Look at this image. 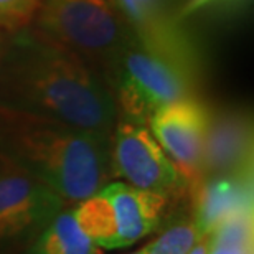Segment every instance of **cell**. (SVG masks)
<instances>
[{"mask_svg": "<svg viewBox=\"0 0 254 254\" xmlns=\"http://www.w3.org/2000/svg\"><path fill=\"white\" fill-rule=\"evenodd\" d=\"M190 198L191 220L200 235H211L228 218L253 211V172L208 179L190 193Z\"/></svg>", "mask_w": 254, "mask_h": 254, "instance_id": "8fae6325", "label": "cell"}, {"mask_svg": "<svg viewBox=\"0 0 254 254\" xmlns=\"http://www.w3.org/2000/svg\"><path fill=\"white\" fill-rule=\"evenodd\" d=\"M96 246L78 226L73 210H62L37 235L28 254H99Z\"/></svg>", "mask_w": 254, "mask_h": 254, "instance_id": "7c38bea8", "label": "cell"}, {"mask_svg": "<svg viewBox=\"0 0 254 254\" xmlns=\"http://www.w3.org/2000/svg\"><path fill=\"white\" fill-rule=\"evenodd\" d=\"M109 86L121 118L147 126L157 109L195 96V83L159 55L134 40L121 57Z\"/></svg>", "mask_w": 254, "mask_h": 254, "instance_id": "5b68a950", "label": "cell"}, {"mask_svg": "<svg viewBox=\"0 0 254 254\" xmlns=\"http://www.w3.org/2000/svg\"><path fill=\"white\" fill-rule=\"evenodd\" d=\"M38 30L76 55L106 84L135 40L116 0H40Z\"/></svg>", "mask_w": 254, "mask_h": 254, "instance_id": "3957f363", "label": "cell"}, {"mask_svg": "<svg viewBox=\"0 0 254 254\" xmlns=\"http://www.w3.org/2000/svg\"><path fill=\"white\" fill-rule=\"evenodd\" d=\"M40 0H0V30L18 32L33 23Z\"/></svg>", "mask_w": 254, "mask_h": 254, "instance_id": "9a60e30c", "label": "cell"}, {"mask_svg": "<svg viewBox=\"0 0 254 254\" xmlns=\"http://www.w3.org/2000/svg\"><path fill=\"white\" fill-rule=\"evenodd\" d=\"M3 38H5V32H2V30H0V45H2Z\"/></svg>", "mask_w": 254, "mask_h": 254, "instance_id": "ac0fdd59", "label": "cell"}, {"mask_svg": "<svg viewBox=\"0 0 254 254\" xmlns=\"http://www.w3.org/2000/svg\"><path fill=\"white\" fill-rule=\"evenodd\" d=\"M253 172L251 119L240 111L210 109L201 182Z\"/></svg>", "mask_w": 254, "mask_h": 254, "instance_id": "30bf717a", "label": "cell"}, {"mask_svg": "<svg viewBox=\"0 0 254 254\" xmlns=\"http://www.w3.org/2000/svg\"><path fill=\"white\" fill-rule=\"evenodd\" d=\"M142 47L174 64L196 84L200 60L190 38L167 12L162 0H118Z\"/></svg>", "mask_w": 254, "mask_h": 254, "instance_id": "9c48e42d", "label": "cell"}, {"mask_svg": "<svg viewBox=\"0 0 254 254\" xmlns=\"http://www.w3.org/2000/svg\"><path fill=\"white\" fill-rule=\"evenodd\" d=\"M254 215L245 211L223 221L211 233L208 254H254Z\"/></svg>", "mask_w": 254, "mask_h": 254, "instance_id": "4fadbf2b", "label": "cell"}, {"mask_svg": "<svg viewBox=\"0 0 254 254\" xmlns=\"http://www.w3.org/2000/svg\"><path fill=\"white\" fill-rule=\"evenodd\" d=\"M116 2H118V0H116Z\"/></svg>", "mask_w": 254, "mask_h": 254, "instance_id": "d6986e66", "label": "cell"}, {"mask_svg": "<svg viewBox=\"0 0 254 254\" xmlns=\"http://www.w3.org/2000/svg\"><path fill=\"white\" fill-rule=\"evenodd\" d=\"M210 245H211L210 235L201 236L200 240L193 245V248L189 251V254H208V251H210Z\"/></svg>", "mask_w": 254, "mask_h": 254, "instance_id": "2e32d148", "label": "cell"}, {"mask_svg": "<svg viewBox=\"0 0 254 254\" xmlns=\"http://www.w3.org/2000/svg\"><path fill=\"white\" fill-rule=\"evenodd\" d=\"M66 201L0 152V240L38 235Z\"/></svg>", "mask_w": 254, "mask_h": 254, "instance_id": "52a82bcc", "label": "cell"}, {"mask_svg": "<svg viewBox=\"0 0 254 254\" xmlns=\"http://www.w3.org/2000/svg\"><path fill=\"white\" fill-rule=\"evenodd\" d=\"M0 106L60 121L111 139L118 108L108 84L38 28L5 33L0 45Z\"/></svg>", "mask_w": 254, "mask_h": 254, "instance_id": "6da1fadb", "label": "cell"}, {"mask_svg": "<svg viewBox=\"0 0 254 254\" xmlns=\"http://www.w3.org/2000/svg\"><path fill=\"white\" fill-rule=\"evenodd\" d=\"M170 198L109 182L99 191L76 203L73 216L83 233L104 250H121L152 235L169 213Z\"/></svg>", "mask_w": 254, "mask_h": 254, "instance_id": "277c9868", "label": "cell"}, {"mask_svg": "<svg viewBox=\"0 0 254 254\" xmlns=\"http://www.w3.org/2000/svg\"><path fill=\"white\" fill-rule=\"evenodd\" d=\"M200 238L201 235L191 216L182 218L167 226L155 241L145 245V254H189Z\"/></svg>", "mask_w": 254, "mask_h": 254, "instance_id": "5bb4252c", "label": "cell"}, {"mask_svg": "<svg viewBox=\"0 0 254 254\" xmlns=\"http://www.w3.org/2000/svg\"><path fill=\"white\" fill-rule=\"evenodd\" d=\"M208 123L210 108L196 94L157 109L147 123L152 135L185 180L189 195L201 184Z\"/></svg>", "mask_w": 254, "mask_h": 254, "instance_id": "ba28073f", "label": "cell"}, {"mask_svg": "<svg viewBox=\"0 0 254 254\" xmlns=\"http://www.w3.org/2000/svg\"><path fill=\"white\" fill-rule=\"evenodd\" d=\"M113 175L170 200L187 193L185 180L147 126L119 119L109 139Z\"/></svg>", "mask_w": 254, "mask_h": 254, "instance_id": "8992f818", "label": "cell"}, {"mask_svg": "<svg viewBox=\"0 0 254 254\" xmlns=\"http://www.w3.org/2000/svg\"><path fill=\"white\" fill-rule=\"evenodd\" d=\"M0 152L66 203L94 195L114 177L109 139L7 106H0Z\"/></svg>", "mask_w": 254, "mask_h": 254, "instance_id": "7a4b0ae2", "label": "cell"}, {"mask_svg": "<svg viewBox=\"0 0 254 254\" xmlns=\"http://www.w3.org/2000/svg\"><path fill=\"white\" fill-rule=\"evenodd\" d=\"M127 254H145V246H144V248H140V250L134 251V253H127Z\"/></svg>", "mask_w": 254, "mask_h": 254, "instance_id": "e0dca14e", "label": "cell"}]
</instances>
